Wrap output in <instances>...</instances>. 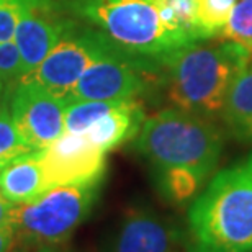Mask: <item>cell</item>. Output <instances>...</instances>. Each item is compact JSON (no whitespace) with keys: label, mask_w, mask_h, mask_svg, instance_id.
I'll return each mask as SVG.
<instances>
[{"label":"cell","mask_w":252,"mask_h":252,"mask_svg":"<svg viewBox=\"0 0 252 252\" xmlns=\"http://www.w3.org/2000/svg\"><path fill=\"white\" fill-rule=\"evenodd\" d=\"M63 7L122 51L158 65L170 54L198 44L180 28L169 0H67Z\"/></svg>","instance_id":"1"},{"label":"cell","mask_w":252,"mask_h":252,"mask_svg":"<svg viewBox=\"0 0 252 252\" xmlns=\"http://www.w3.org/2000/svg\"><path fill=\"white\" fill-rule=\"evenodd\" d=\"M190 252H252V154L220 170L189 210Z\"/></svg>","instance_id":"2"},{"label":"cell","mask_w":252,"mask_h":252,"mask_svg":"<svg viewBox=\"0 0 252 252\" xmlns=\"http://www.w3.org/2000/svg\"><path fill=\"white\" fill-rule=\"evenodd\" d=\"M251 61L252 53L234 41L180 49L160 65L169 102L210 120L221 117L231 85Z\"/></svg>","instance_id":"3"},{"label":"cell","mask_w":252,"mask_h":252,"mask_svg":"<svg viewBox=\"0 0 252 252\" xmlns=\"http://www.w3.org/2000/svg\"><path fill=\"white\" fill-rule=\"evenodd\" d=\"M133 146L153 167H187L210 177L220 162L223 133L210 118L172 107L146 118Z\"/></svg>","instance_id":"4"},{"label":"cell","mask_w":252,"mask_h":252,"mask_svg":"<svg viewBox=\"0 0 252 252\" xmlns=\"http://www.w3.org/2000/svg\"><path fill=\"white\" fill-rule=\"evenodd\" d=\"M98 185L54 187L25 205H15L8 224L15 236L34 246H56L70 238L92 211L98 196Z\"/></svg>","instance_id":"5"},{"label":"cell","mask_w":252,"mask_h":252,"mask_svg":"<svg viewBox=\"0 0 252 252\" xmlns=\"http://www.w3.org/2000/svg\"><path fill=\"white\" fill-rule=\"evenodd\" d=\"M122 49L97 28H85L75 23L43 63L20 80L36 84L49 94L65 100L70 89L90 65Z\"/></svg>","instance_id":"6"},{"label":"cell","mask_w":252,"mask_h":252,"mask_svg":"<svg viewBox=\"0 0 252 252\" xmlns=\"http://www.w3.org/2000/svg\"><path fill=\"white\" fill-rule=\"evenodd\" d=\"M159 77H162L160 65L131 56L125 51H118L98 59L90 65L70 89L65 102L134 100L143 95L151 84L162 85V80H159Z\"/></svg>","instance_id":"7"},{"label":"cell","mask_w":252,"mask_h":252,"mask_svg":"<svg viewBox=\"0 0 252 252\" xmlns=\"http://www.w3.org/2000/svg\"><path fill=\"white\" fill-rule=\"evenodd\" d=\"M7 102L20 136L33 149H46L64 134V98L28 80H18L10 84Z\"/></svg>","instance_id":"8"},{"label":"cell","mask_w":252,"mask_h":252,"mask_svg":"<svg viewBox=\"0 0 252 252\" xmlns=\"http://www.w3.org/2000/svg\"><path fill=\"white\" fill-rule=\"evenodd\" d=\"M41 160L49 189L65 185L100 184L107 153L89 141L85 134L64 133L41 151Z\"/></svg>","instance_id":"9"},{"label":"cell","mask_w":252,"mask_h":252,"mask_svg":"<svg viewBox=\"0 0 252 252\" xmlns=\"http://www.w3.org/2000/svg\"><path fill=\"white\" fill-rule=\"evenodd\" d=\"M75 23L58 0H30L13 36L22 54L25 75L43 63Z\"/></svg>","instance_id":"10"},{"label":"cell","mask_w":252,"mask_h":252,"mask_svg":"<svg viewBox=\"0 0 252 252\" xmlns=\"http://www.w3.org/2000/svg\"><path fill=\"white\" fill-rule=\"evenodd\" d=\"M182 231L167 218L146 208L129 210L110 241L108 252H175Z\"/></svg>","instance_id":"11"},{"label":"cell","mask_w":252,"mask_h":252,"mask_svg":"<svg viewBox=\"0 0 252 252\" xmlns=\"http://www.w3.org/2000/svg\"><path fill=\"white\" fill-rule=\"evenodd\" d=\"M144 120V112L139 102L122 100L82 134L87 136L90 143L97 148L108 153L120 144L133 141Z\"/></svg>","instance_id":"12"},{"label":"cell","mask_w":252,"mask_h":252,"mask_svg":"<svg viewBox=\"0 0 252 252\" xmlns=\"http://www.w3.org/2000/svg\"><path fill=\"white\" fill-rule=\"evenodd\" d=\"M41 151L25 156L0 169V191L13 205L30 203L49 190Z\"/></svg>","instance_id":"13"},{"label":"cell","mask_w":252,"mask_h":252,"mask_svg":"<svg viewBox=\"0 0 252 252\" xmlns=\"http://www.w3.org/2000/svg\"><path fill=\"white\" fill-rule=\"evenodd\" d=\"M221 118L236 139L252 143V61L231 85Z\"/></svg>","instance_id":"14"},{"label":"cell","mask_w":252,"mask_h":252,"mask_svg":"<svg viewBox=\"0 0 252 252\" xmlns=\"http://www.w3.org/2000/svg\"><path fill=\"white\" fill-rule=\"evenodd\" d=\"M154 185L170 205H187L200 195L208 177L187 167H153Z\"/></svg>","instance_id":"15"},{"label":"cell","mask_w":252,"mask_h":252,"mask_svg":"<svg viewBox=\"0 0 252 252\" xmlns=\"http://www.w3.org/2000/svg\"><path fill=\"white\" fill-rule=\"evenodd\" d=\"M117 103L118 102H100V100H72V102H65L64 133H85L98 118L107 115Z\"/></svg>","instance_id":"16"},{"label":"cell","mask_w":252,"mask_h":252,"mask_svg":"<svg viewBox=\"0 0 252 252\" xmlns=\"http://www.w3.org/2000/svg\"><path fill=\"white\" fill-rule=\"evenodd\" d=\"M33 153H36V149L25 143V139L20 136L17 126L13 123L7 95H5V102L0 108V169L7 167L8 164Z\"/></svg>","instance_id":"17"},{"label":"cell","mask_w":252,"mask_h":252,"mask_svg":"<svg viewBox=\"0 0 252 252\" xmlns=\"http://www.w3.org/2000/svg\"><path fill=\"white\" fill-rule=\"evenodd\" d=\"M236 0H195V22L203 41L218 36Z\"/></svg>","instance_id":"18"},{"label":"cell","mask_w":252,"mask_h":252,"mask_svg":"<svg viewBox=\"0 0 252 252\" xmlns=\"http://www.w3.org/2000/svg\"><path fill=\"white\" fill-rule=\"evenodd\" d=\"M218 36L243 44L252 53V0H236L228 22Z\"/></svg>","instance_id":"19"},{"label":"cell","mask_w":252,"mask_h":252,"mask_svg":"<svg viewBox=\"0 0 252 252\" xmlns=\"http://www.w3.org/2000/svg\"><path fill=\"white\" fill-rule=\"evenodd\" d=\"M25 75L22 54L13 39L0 43V80L15 84Z\"/></svg>","instance_id":"20"},{"label":"cell","mask_w":252,"mask_h":252,"mask_svg":"<svg viewBox=\"0 0 252 252\" xmlns=\"http://www.w3.org/2000/svg\"><path fill=\"white\" fill-rule=\"evenodd\" d=\"M28 2L30 0H0V43L13 39Z\"/></svg>","instance_id":"21"},{"label":"cell","mask_w":252,"mask_h":252,"mask_svg":"<svg viewBox=\"0 0 252 252\" xmlns=\"http://www.w3.org/2000/svg\"><path fill=\"white\" fill-rule=\"evenodd\" d=\"M169 3L174 10L180 28L185 30L196 43L203 41L195 22V0H169Z\"/></svg>","instance_id":"22"},{"label":"cell","mask_w":252,"mask_h":252,"mask_svg":"<svg viewBox=\"0 0 252 252\" xmlns=\"http://www.w3.org/2000/svg\"><path fill=\"white\" fill-rule=\"evenodd\" d=\"M15 228L12 224L0 226V252H10L15 243Z\"/></svg>","instance_id":"23"},{"label":"cell","mask_w":252,"mask_h":252,"mask_svg":"<svg viewBox=\"0 0 252 252\" xmlns=\"http://www.w3.org/2000/svg\"><path fill=\"white\" fill-rule=\"evenodd\" d=\"M13 203L8 201L3 196V193L0 191V226L2 224H8V218H10V211L13 208Z\"/></svg>","instance_id":"24"},{"label":"cell","mask_w":252,"mask_h":252,"mask_svg":"<svg viewBox=\"0 0 252 252\" xmlns=\"http://www.w3.org/2000/svg\"><path fill=\"white\" fill-rule=\"evenodd\" d=\"M33 248H36L34 244L28 243V241H23L15 236V243L12 246V249H10V252H34Z\"/></svg>","instance_id":"25"},{"label":"cell","mask_w":252,"mask_h":252,"mask_svg":"<svg viewBox=\"0 0 252 252\" xmlns=\"http://www.w3.org/2000/svg\"><path fill=\"white\" fill-rule=\"evenodd\" d=\"M34 252H59V251H56V248H54V246L43 244V246H36Z\"/></svg>","instance_id":"26"},{"label":"cell","mask_w":252,"mask_h":252,"mask_svg":"<svg viewBox=\"0 0 252 252\" xmlns=\"http://www.w3.org/2000/svg\"><path fill=\"white\" fill-rule=\"evenodd\" d=\"M3 102H5V85L2 80H0V108H2Z\"/></svg>","instance_id":"27"}]
</instances>
